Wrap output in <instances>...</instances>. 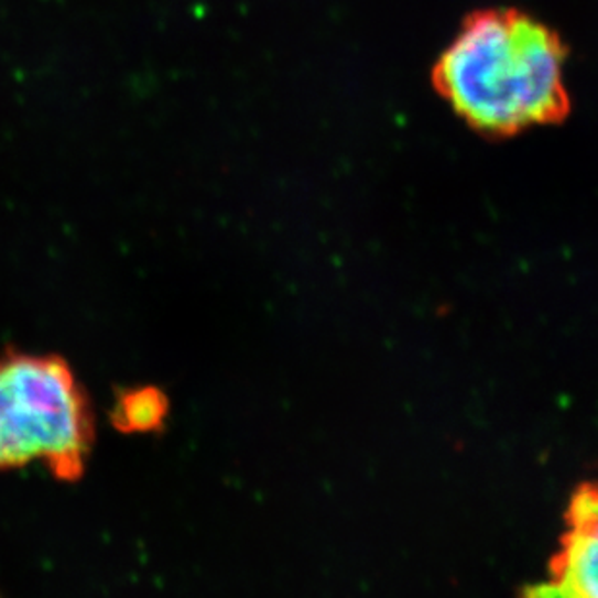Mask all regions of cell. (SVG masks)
Masks as SVG:
<instances>
[{"mask_svg":"<svg viewBox=\"0 0 598 598\" xmlns=\"http://www.w3.org/2000/svg\"><path fill=\"white\" fill-rule=\"evenodd\" d=\"M566 56L558 35L525 12L482 10L439 56L434 86L475 130L510 137L566 119Z\"/></svg>","mask_w":598,"mask_h":598,"instance_id":"6da1fadb","label":"cell"},{"mask_svg":"<svg viewBox=\"0 0 598 598\" xmlns=\"http://www.w3.org/2000/svg\"><path fill=\"white\" fill-rule=\"evenodd\" d=\"M96 424L73 368L56 355L0 357V471L45 463L58 480L80 479Z\"/></svg>","mask_w":598,"mask_h":598,"instance_id":"7a4b0ae2","label":"cell"},{"mask_svg":"<svg viewBox=\"0 0 598 598\" xmlns=\"http://www.w3.org/2000/svg\"><path fill=\"white\" fill-rule=\"evenodd\" d=\"M529 595L598 598V482L575 490L548 577Z\"/></svg>","mask_w":598,"mask_h":598,"instance_id":"3957f363","label":"cell"},{"mask_svg":"<svg viewBox=\"0 0 598 598\" xmlns=\"http://www.w3.org/2000/svg\"><path fill=\"white\" fill-rule=\"evenodd\" d=\"M167 411V398L160 390L138 388L120 393L111 418L117 431L152 432L165 424Z\"/></svg>","mask_w":598,"mask_h":598,"instance_id":"277c9868","label":"cell"}]
</instances>
